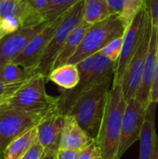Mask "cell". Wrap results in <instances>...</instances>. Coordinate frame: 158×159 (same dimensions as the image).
<instances>
[{"mask_svg": "<svg viewBox=\"0 0 158 159\" xmlns=\"http://www.w3.org/2000/svg\"><path fill=\"white\" fill-rule=\"evenodd\" d=\"M79 71V82L72 89H64L58 97L57 109L64 116L69 115L76 101L86 92L114 77L116 62L98 52L76 64Z\"/></svg>", "mask_w": 158, "mask_h": 159, "instance_id": "obj_1", "label": "cell"}, {"mask_svg": "<svg viewBox=\"0 0 158 159\" xmlns=\"http://www.w3.org/2000/svg\"><path fill=\"white\" fill-rule=\"evenodd\" d=\"M126 102L122 85L113 84L108 93L101 128L95 141L102 159H118Z\"/></svg>", "mask_w": 158, "mask_h": 159, "instance_id": "obj_2", "label": "cell"}, {"mask_svg": "<svg viewBox=\"0 0 158 159\" xmlns=\"http://www.w3.org/2000/svg\"><path fill=\"white\" fill-rule=\"evenodd\" d=\"M113 81L114 77H111L86 92L76 101L69 113L94 141L99 134Z\"/></svg>", "mask_w": 158, "mask_h": 159, "instance_id": "obj_3", "label": "cell"}, {"mask_svg": "<svg viewBox=\"0 0 158 159\" xmlns=\"http://www.w3.org/2000/svg\"><path fill=\"white\" fill-rule=\"evenodd\" d=\"M127 26L121 16L112 15L89 28L80 47L67 63L77 64L87 58L100 52L109 42L123 36Z\"/></svg>", "mask_w": 158, "mask_h": 159, "instance_id": "obj_4", "label": "cell"}, {"mask_svg": "<svg viewBox=\"0 0 158 159\" xmlns=\"http://www.w3.org/2000/svg\"><path fill=\"white\" fill-rule=\"evenodd\" d=\"M46 81L45 76L36 74L10 98L7 106L31 113H48L57 106L58 97L47 93Z\"/></svg>", "mask_w": 158, "mask_h": 159, "instance_id": "obj_5", "label": "cell"}, {"mask_svg": "<svg viewBox=\"0 0 158 159\" xmlns=\"http://www.w3.org/2000/svg\"><path fill=\"white\" fill-rule=\"evenodd\" d=\"M84 7L85 0H81L64 15L61 24L48 43L36 68V74L42 75L47 78V80L53 70L56 59L61 51L67 38L74 29L83 20Z\"/></svg>", "mask_w": 158, "mask_h": 159, "instance_id": "obj_6", "label": "cell"}, {"mask_svg": "<svg viewBox=\"0 0 158 159\" xmlns=\"http://www.w3.org/2000/svg\"><path fill=\"white\" fill-rule=\"evenodd\" d=\"M47 114L25 112L7 105L0 108V159H5L7 147L15 139L36 127Z\"/></svg>", "mask_w": 158, "mask_h": 159, "instance_id": "obj_7", "label": "cell"}, {"mask_svg": "<svg viewBox=\"0 0 158 159\" xmlns=\"http://www.w3.org/2000/svg\"><path fill=\"white\" fill-rule=\"evenodd\" d=\"M148 16V11L143 5L140 12L135 16L131 23L126 29V32L124 34L123 47L118 61L116 62L113 84L122 85L129 62L133 58L142 40Z\"/></svg>", "mask_w": 158, "mask_h": 159, "instance_id": "obj_8", "label": "cell"}, {"mask_svg": "<svg viewBox=\"0 0 158 159\" xmlns=\"http://www.w3.org/2000/svg\"><path fill=\"white\" fill-rule=\"evenodd\" d=\"M152 29H153L152 20L149 15L142 40L140 42V45L133 58L131 59L129 62V65L128 67V70L126 72V75L124 76V80L122 83L123 91H124L126 100L136 98L137 93L139 91V89L142 83L143 69H144V65H145V61L147 58L148 48L150 45Z\"/></svg>", "mask_w": 158, "mask_h": 159, "instance_id": "obj_9", "label": "cell"}, {"mask_svg": "<svg viewBox=\"0 0 158 159\" xmlns=\"http://www.w3.org/2000/svg\"><path fill=\"white\" fill-rule=\"evenodd\" d=\"M147 109L137 98L128 99L122 120L118 159L137 141H140Z\"/></svg>", "mask_w": 158, "mask_h": 159, "instance_id": "obj_10", "label": "cell"}, {"mask_svg": "<svg viewBox=\"0 0 158 159\" xmlns=\"http://www.w3.org/2000/svg\"><path fill=\"white\" fill-rule=\"evenodd\" d=\"M63 17L64 15L51 22L45 23L42 30L31 39L25 48L13 60L12 62L25 69H31L36 72V68L40 62V60L56 30L61 24Z\"/></svg>", "mask_w": 158, "mask_h": 159, "instance_id": "obj_11", "label": "cell"}, {"mask_svg": "<svg viewBox=\"0 0 158 159\" xmlns=\"http://www.w3.org/2000/svg\"><path fill=\"white\" fill-rule=\"evenodd\" d=\"M44 25L45 23L38 26L22 27L14 33L3 36L0 39V67L13 61L31 39L42 30Z\"/></svg>", "mask_w": 158, "mask_h": 159, "instance_id": "obj_12", "label": "cell"}, {"mask_svg": "<svg viewBox=\"0 0 158 159\" xmlns=\"http://www.w3.org/2000/svg\"><path fill=\"white\" fill-rule=\"evenodd\" d=\"M65 116L57 107L49 111L36 126L37 138L45 149L60 150Z\"/></svg>", "mask_w": 158, "mask_h": 159, "instance_id": "obj_13", "label": "cell"}, {"mask_svg": "<svg viewBox=\"0 0 158 159\" xmlns=\"http://www.w3.org/2000/svg\"><path fill=\"white\" fill-rule=\"evenodd\" d=\"M153 25V24H152ZM158 60V26H153L147 58L143 69L142 83L136 98L147 109L151 103V92L154 83L155 72Z\"/></svg>", "mask_w": 158, "mask_h": 159, "instance_id": "obj_14", "label": "cell"}, {"mask_svg": "<svg viewBox=\"0 0 158 159\" xmlns=\"http://www.w3.org/2000/svg\"><path fill=\"white\" fill-rule=\"evenodd\" d=\"M94 142L95 141L79 126L73 116H65L60 150L80 151Z\"/></svg>", "mask_w": 158, "mask_h": 159, "instance_id": "obj_15", "label": "cell"}, {"mask_svg": "<svg viewBox=\"0 0 158 159\" xmlns=\"http://www.w3.org/2000/svg\"><path fill=\"white\" fill-rule=\"evenodd\" d=\"M157 102H151L146 111V117L140 138L139 159H152L156 131V112Z\"/></svg>", "mask_w": 158, "mask_h": 159, "instance_id": "obj_16", "label": "cell"}, {"mask_svg": "<svg viewBox=\"0 0 158 159\" xmlns=\"http://www.w3.org/2000/svg\"><path fill=\"white\" fill-rule=\"evenodd\" d=\"M91 27L90 24L82 20L71 33L69 37L67 38L61 51L56 59L53 69L60 67L63 64H66L68 61L73 57V55L76 52L78 48L80 47L82 41L84 40L88 31Z\"/></svg>", "mask_w": 158, "mask_h": 159, "instance_id": "obj_17", "label": "cell"}, {"mask_svg": "<svg viewBox=\"0 0 158 159\" xmlns=\"http://www.w3.org/2000/svg\"><path fill=\"white\" fill-rule=\"evenodd\" d=\"M79 71L75 64L66 63L51 71L47 80L52 81L63 89H72L79 82Z\"/></svg>", "mask_w": 158, "mask_h": 159, "instance_id": "obj_18", "label": "cell"}, {"mask_svg": "<svg viewBox=\"0 0 158 159\" xmlns=\"http://www.w3.org/2000/svg\"><path fill=\"white\" fill-rule=\"evenodd\" d=\"M37 140V129L34 127L11 143L6 151L5 159H21Z\"/></svg>", "mask_w": 158, "mask_h": 159, "instance_id": "obj_19", "label": "cell"}, {"mask_svg": "<svg viewBox=\"0 0 158 159\" xmlns=\"http://www.w3.org/2000/svg\"><path fill=\"white\" fill-rule=\"evenodd\" d=\"M35 75L36 72L34 70L25 69L12 61L0 67V78L6 84L23 83Z\"/></svg>", "mask_w": 158, "mask_h": 159, "instance_id": "obj_20", "label": "cell"}, {"mask_svg": "<svg viewBox=\"0 0 158 159\" xmlns=\"http://www.w3.org/2000/svg\"><path fill=\"white\" fill-rule=\"evenodd\" d=\"M111 15L106 0H85L83 20L90 25L100 22Z\"/></svg>", "mask_w": 158, "mask_h": 159, "instance_id": "obj_21", "label": "cell"}, {"mask_svg": "<svg viewBox=\"0 0 158 159\" xmlns=\"http://www.w3.org/2000/svg\"><path fill=\"white\" fill-rule=\"evenodd\" d=\"M81 0H48L45 11L46 22H51L65 15L74 6Z\"/></svg>", "mask_w": 158, "mask_h": 159, "instance_id": "obj_22", "label": "cell"}, {"mask_svg": "<svg viewBox=\"0 0 158 159\" xmlns=\"http://www.w3.org/2000/svg\"><path fill=\"white\" fill-rule=\"evenodd\" d=\"M143 5L144 0H125L124 10L121 15V18L125 22L127 28L131 23L135 16L140 12Z\"/></svg>", "mask_w": 158, "mask_h": 159, "instance_id": "obj_23", "label": "cell"}, {"mask_svg": "<svg viewBox=\"0 0 158 159\" xmlns=\"http://www.w3.org/2000/svg\"><path fill=\"white\" fill-rule=\"evenodd\" d=\"M123 40H124V35L115 38L114 40L109 42L100 52L105 57H107L108 59H110L111 61L117 62L121 54Z\"/></svg>", "mask_w": 158, "mask_h": 159, "instance_id": "obj_24", "label": "cell"}, {"mask_svg": "<svg viewBox=\"0 0 158 159\" xmlns=\"http://www.w3.org/2000/svg\"><path fill=\"white\" fill-rule=\"evenodd\" d=\"M144 6L151 17L153 26H158V0H144Z\"/></svg>", "mask_w": 158, "mask_h": 159, "instance_id": "obj_25", "label": "cell"}, {"mask_svg": "<svg viewBox=\"0 0 158 159\" xmlns=\"http://www.w3.org/2000/svg\"><path fill=\"white\" fill-rule=\"evenodd\" d=\"M30 80V79H29ZM27 82V81H26ZM26 82L19 83V84H6L3 82V80L0 78V96L4 95H9L13 96Z\"/></svg>", "mask_w": 158, "mask_h": 159, "instance_id": "obj_26", "label": "cell"}, {"mask_svg": "<svg viewBox=\"0 0 158 159\" xmlns=\"http://www.w3.org/2000/svg\"><path fill=\"white\" fill-rule=\"evenodd\" d=\"M44 150H45V148L37 140L21 159H39L43 155Z\"/></svg>", "mask_w": 158, "mask_h": 159, "instance_id": "obj_27", "label": "cell"}, {"mask_svg": "<svg viewBox=\"0 0 158 159\" xmlns=\"http://www.w3.org/2000/svg\"><path fill=\"white\" fill-rule=\"evenodd\" d=\"M106 2L111 15H122L125 6V0H106Z\"/></svg>", "mask_w": 158, "mask_h": 159, "instance_id": "obj_28", "label": "cell"}, {"mask_svg": "<svg viewBox=\"0 0 158 159\" xmlns=\"http://www.w3.org/2000/svg\"><path fill=\"white\" fill-rule=\"evenodd\" d=\"M96 149H97V144L94 142L91 144H89L88 146H87L84 149L79 151L77 159H93Z\"/></svg>", "mask_w": 158, "mask_h": 159, "instance_id": "obj_29", "label": "cell"}, {"mask_svg": "<svg viewBox=\"0 0 158 159\" xmlns=\"http://www.w3.org/2000/svg\"><path fill=\"white\" fill-rule=\"evenodd\" d=\"M34 8L40 14L44 17L45 19V11H46V8L47 7V4H48V0H30ZM46 21V20H45Z\"/></svg>", "mask_w": 158, "mask_h": 159, "instance_id": "obj_30", "label": "cell"}, {"mask_svg": "<svg viewBox=\"0 0 158 159\" xmlns=\"http://www.w3.org/2000/svg\"><path fill=\"white\" fill-rule=\"evenodd\" d=\"M151 102H157L158 103V60L155 72V77H154V83L151 92Z\"/></svg>", "mask_w": 158, "mask_h": 159, "instance_id": "obj_31", "label": "cell"}, {"mask_svg": "<svg viewBox=\"0 0 158 159\" xmlns=\"http://www.w3.org/2000/svg\"><path fill=\"white\" fill-rule=\"evenodd\" d=\"M79 151L74 150H60V159H77Z\"/></svg>", "mask_w": 158, "mask_h": 159, "instance_id": "obj_32", "label": "cell"}, {"mask_svg": "<svg viewBox=\"0 0 158 159\" xmlns=\"http://www.w3.org/2000/svg\"><path fill=\"white\" fill-rule=\"evenodd\" d=\"M59 153H60V150L45 149L43 155L39 159H60Z\"/></svg>", "mask_w": 158, "mask_h": 159, "instance_id": "obj_33", "label": "cell"}, {"mask_svg": "<svg viewBox=\"0 0 158 159\" xmlns=\"http://www.w3.org/2000/svg\"><path fill=\"white\" fill-rule=\"evenodd\" d=\"M152 159H158V137L157 134L155 136L154 140V151H153V157Z\"/></svg>", "mask_w": 158, "mask_h": 159, "instance_id": "obj_34", "label": "cell"}, {"mask_svg": "<svg viewBox=\"0 0 158 159\" xmlns=\"http://www.w3.org/2000/svg\"><path fill=\"white\" fill-rule=\"evenodd\" d=\"M12 96H9V95H4V96H0V108L6 106L8 102V101L10 100Z\"/></svg>", "mask_w": 158, "mask_h": 159, "instance_id": "obj_35", "label": "cell"}, {"mask_svg": "<svg viewBox=\"0 0 158 159\" xmlns=\"http://www.w3.org/2000/svg\"><path fill=\"white\" fill-rule=\"evenodd\" d=\"M93 159H102V154H101V151H100V149H99L98 146H97V149H96V152H95V155H94Z\"/></svg>", "mask_w": 158, "mask_h": 159, "instance_id": "obj_36", "label": "cell"}, {"mask_svg": "<svg viewBox=\"0 0 158 159\" xmlns=\"http://www.w3.org/2000/svg\"><path fill=\"white\" fill-rule=\"evenodd\" d=\"M2 37H3V35H2V34H0V39H1V38H2Z\"/></svg>", "mask_w": 158, "mask_h": 159, "instance_id": "obj_37", "label": "cell"}]
</instances>
